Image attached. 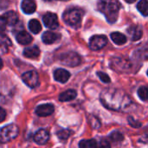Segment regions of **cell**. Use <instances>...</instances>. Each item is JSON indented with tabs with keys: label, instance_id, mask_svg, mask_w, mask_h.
I'll list each match as a JSON object with an SVG mask.
<instances>
[{
	"label": "cell",
	"instance_id": "6da1fadb",
	"mask_svg": "<svg viewBox=\"0 0 148 148\" xmlns=\"http://www.w3.org/2000/svg\"><path fill=\"white\" fill-rule=\"evenodd\" d=\"M101 103L108 109L119 111L126 109L131 104V100L124 93L117 89H106L101 94Z\"/></svg>",
	"mask_w": 148,
	"mask_h": 148
},
{
	"label": "cell",
	"instance_id": "7a4b0ae2",
	"mask_svg": "<svg viewBox=\"0 0 148 148\" xmlns=\"http://www.w3.org/2000/svg\"><path fill=\"white\" fill-rule=\"evenodd\" d=\"M120 8L121 3L118 0H99L98 2L99 10L105 15L110 23L116 22Z\"/></svg>",
	"mask_w": 148,
	"mask_h": 148
},
{
	"label": "cell",
	"instance_id": "3957f363",
	"mask_svg": "<svg viewBox=\"0 0 148 148\" xmlns=\"http://www.w3.org/2000/svg\"><path fill=\"white\" fill-rule=\"evenodd\" d=\"M62 18L68 25L71 26L72 28L78 29L82 23V11L76 8L69 9L64 11Z\"/></svg>",
	"mask_w": 148,
	"mask_h": 148
},
{
	"label": "cell",
	"instance_id": "277c9868",
	"mask_svg": "<svg viewBox=\"0 0 148 148\" xmlns=\"http://www.w3.org/2000/svg\"><path fill=\"white\" fill-rule=\"evenodd\" d=\"M17 135H18V127L14 124H10L2 127L0 133V140L3 143H5L16 139Z\"/></svg>",
	"mask_w": 148,
	"mask_h": 148
},
{
	"label": "cell",
	"instance_id": "5b68a950",
	"mask_svg": "<svg viewBox=\"0 0 148 148\" xmlns=\"http://www.w3.org/2000/svg\"><path fill=\"white\" fill-rule=\"evenodd\" d=\"M60 62L68 67H75L78 66L82 60H81V56L75 53V52H67L64 53L60 57Z\"/></svg>",
	"mask_w": 148,
	"mask_h": 148
},
{
	"label": "cell",
	"instance_id": "8992f818",
	"mask_svg": "<svg viewBox=\"0 0 148 148\" xmlns=\"http://www.w3.org/2000/svg\"><path fill=\"white\" fill-rule=\"evenodd\" d=\"M23 82L29 88H36L39 83V75L36 71L31 70L22 75Z\"/></svg>",
	"mask_w": 148,
	"mask_h": 148
},
{
	"label": "cell",
	"instance_id": "52a82bcc",
	"mask_svg": "<svg viewBox=\"0 0 148 148\" xmlns=\"http://www.w3.org/2000/svg\"><path fill=\"white\" fill-rule=\"evenodd\" d=\"M108 43V38L103 35H97L91 37L89 41V48L92 50H99L104 48Z\"/></svg>",
	"mask_w": 148,
	"mask_h": 148
},
{
	"label": "cell",
	"instance_id": "ba28073f",
	"mask_svg": "<svg viewBox=\"0 0 148 148\" xmlns=\"http://www.w3.org/2000/svg\"><path fill=\"white\" fill-rule=\"evenodd\" d=\"M42 22H43L44 25L50 29H56L59 26V21H58L57 16L51 12L46 13L43 16Z\"/></svg>",
	"mask_w": 148,
	"mask_h": 148
},
{
	"label": "cell",
	"instance_id": "9c48e42d",
	"mask_svg": "<svg viewBox=\"0 0 148 148\" xmlns=\"http://www.w3.org/2000/svg\"><path fill=\"white\" fill-rule=\"evenodd\" d=\"M55 111V108L52 104H42L36 108V114L40 117H46L51 115Z\"/></svg>",
	"mask_w": 148,
	"mask_h": 148
},
{
	"label": "cell",
	"instance_id": "30bf717a",
	"mask_svg": "<svg viewBox=\"0 0 148 148\" xmlns=\"http://www.w3.org/2000/svg\"><path fill=\"white\" fill-rule=\"evenodd\" d=\"M1 21L6 25H16L18 22V15L15 11H7L1 16Z\"/></svg>",
	"mask_w": 148,
	"mask_h": 148
},
{
	"label": "cell",
	"instance_id": "8fae6325",
	"mask_svg": "<svg viewBox=\"0 0 148 148\" xmlns=\"http://www.w3.org/2000/svg\"><path fill=\"white\" fill-rule=\"evenodd\" d=\"M61 39V35L53 31H46L42 36V40L46 44H52Z\"/></svg>",
	"mask_w": 148,
	"mask_h": 148
},
{
	"label": "cell",
	"instance_id": "7c38bea8",
	"mask_svg": "<svg viewBox=\"0 0 148 148\" xmlns=\"http://www.w3.org/2000/svg\"><path fill=\"white\" fill-rule=\"evenodd\" d=\"M49 139V133L44 129L38 130L34 135V141L38 145H44L48 142Z\"/></svg>",
	"mask_w": 148,
	"mask_h": 148
},
{
	"label": "cell",
	"instance_id": "4fadbf2b",
	"mask_svg": "<svg viewBox=\"0 0 148 148\" xmlns=\"http://www.w3.org/2000/svg\"><path fill=\"white\" fill-rule=\"evenodd\" d=\"M110 67H112L115 70L124 71V70L129 69V68L131 67V64L127 60H123V59H114L112 62V63H110Z\"/></svg>",
	"mask_w": 148,
	"mask_h": 148
},
{
	"label": "cell",
	"instance_id": "5bb4252c",
	"mask_svg": "<svg viewBox=\"0 0 148 148\" xmlns=\"http://www.w3.org/2000/svg\"><path fill=\"white\" fill-rule=\"evenodd\" d=\"M70 77V73L67 71L66 69H57L54 72V78L56 81L61 82V83H65L69 81Z\"/></svg>",
	"mask_w": 148,
	"mask_h": 148
},
{
	"label": "cell",
	"instance_id": "9a60e30c",
	"mask_svg": "<svg viewBox=\"0 0 148 148\" xmlns=\"http://www.w3.org/2000/svg\"><path fill=\"white\" fill-rule=\"evenodd\" d=\"M127 33L132 41H138L142 36V29L137 25H132L127 29Z\"/></svg>",
	"mask_w": 148,
	"mask_h": 148
},
{
	"label": "cell",
	"instance_id": "2e32d148",
	"mask_svg": "<svg viewBox=\"0 0 148 148\" xmlns=\"http://www.w3.org/2000/svg\"><path fill=\"white\" fill-rule=\"evenodd\" d=\"M21 8L26 14H32L36 11V3L35 0H23Z\"/></svg>",
	"mask_w": 148,
	"mask_h": 148
},
{
	"label": "cell",
	"instance_id": "e0dca14e",
	"mask_svg": "<svg viewBox=\"0 0 148 148\" xmlns=\"http://www.w3.org/2000/svg\"><path fill=\"white\" fill-rule=\"evenodd\" d=\"M16 39L17 42L22 45H27L32 42V36L27 31H24V30L19 31L16 36Z\"/></svg>",
	"mask_w": 148,
	"mask_h": 148
},
{
	"label": "cell",
	"instance_id": "ac0fdd59",
	"mask_svg": "<svg viewBox=\"0 0 148 148\" xmlns=\"http://www.w3.org/2000/svg\"><path fill=\"white\" fill-rule=\"evenodd\" d=\"M23 56L29 59H35L37 58L40 56V49L36 46H32L24 49L23 50Z\"/></svg>",
	"mask_w": 148,
	"mask_h": 148
},
{
	"label": "cell",
	"instance_id": "d6986e66",
	"mask_svg": "<svg viewBox=\"0 0 148 148\" xmlns=\"http://www.w3.org/2000/svg\"><path fill=\"white\" fill-rule=\"evenodd\" d=\"M77 95V93L75 90L74 89H69L63 93H62L59 95V101H62V102H66V101H69L74 100Z\"/></svg>",
	"mask_w": 148,
	"mask_h": 148
},
{
	"label": "cell",
	"instance_id": "ffe728a7",
	"mask_svg": "<svg viewBox=\"0 0 148 148\" xmlns=\"http://www.w3.org/2000/svg\"><path fill=\"white\" fill-rule=\"evenodd\" d=\"M112 41L117 45H122L127 42V37L121 32H113L110 35Z\"/></svg>",
	"mask_w": 148,
	"mask_h": 148
},
{
	"label": "cell",
	"instance_id": "44dd1931",
	"mask_svg": "<svg viewBox=\"0 0 148 148\" xmlns=\"http://www.w3.org/2000/svg\"><path fill=\"white\" fill-rule=\"evenodd\" d=\"M29 30L34 33V34H37L42 30V25L40 23V22L36 19H32L29 22Z\"/></svg>",
	"mask_w": 148,
	"mask_h": 148
},
{
	"label": "cell",
	"instance_id": "7402d4cb",
	"mask_svg": "<svg viewBox=\"0 0 148 148\" xmlns=\"http://www.w3.org/2000/svg\"><path fill=\"white\" fill-rule=\"evenodd\" d=\"M138 10L145 16H148V0H140L137 4Z\"/></svg>",
	"mask_w": 148,
	"mask_h": 148
},
{
	"label": "cell",
	"instance_id": "603a6c76",
	"mask_svg": "<svg viewBox=\"0 0 148 148\" xmlns=\"http://www.w3.org/2000/svg\"><path fill=\"white\" fill-rule=\"evenodd\" d=\"M11 45L10 40L4 35H1V50L2 53L4 54L8 51V47Z\"/></svg>",
	"mask_w": 148,
	"mask_h": 148
},
{
	"label": "cell",
	"instance_id": "cb8c5ba5",
	"mask_svg": "<svg viewBox=\"0 0 148 148\" xmlns=\"http://www.w3.org/2000/svg\"><path fill=\"white\" fill-rule=\"evenodd\" d=\"M97 146L98 144L95 140H84L79 143V147L82 148L96 147Z\"/></svg>",
	"mask_w": 148,
	"mask_h": 148
},
{
	"label": "cell",
	"instance_id": "d4e9b609",
	"mask_svg": "<svg viewBox=\"0 0 148 148\" xmlns=\"http://www.w3.org/2000/svg\"><path fill=\"white\" fill-rule=\"evenodd\" d=\"M71 134H72V131H70L69 129H64V130H61V131L57 132V137L61 140H68Z\"/></svg>",
	"mask_w": 148,
	"mask_h": 148
},
{
	"label": "cell",
	"instance_id": "484cf974",
	"mask_svg": "<svg viewBox=\"0 0 148 148\" xmlns=\"http://www.w3.org/2000/svg\"><path fill=\"white\" fill-rule=\"evenodd\" d=\"M138 95L140 98V100H142L143 101H146L148 100V88L143 86L140 87L138 90Z\"/></svg>",
	"mask_w": 148,
	"mask_h": 148
},
{
	"label": "cell",
	"instance_id": "4316f807",
	"mask_svg": "<svg viewBox=\"0 0 148 148\" xmlns=\"http://www.w3.org/2000/svg\"><path fill=\"white\" fill-rule=\"evenodd\" d=\"M135 54L137 55V57L140 59L143 60H147L148 59V47H144L142 49H140L136 50Z\"/></svg>",
	"mask_w": 148,
	"mask_h": 148
},
{
	"label": "cell",
	"instance_id": "83f0119b",
	"mask_svg": "<svg viewBox=\"0 0 148 148\" xmlns=\"http://www.w3.org/2000/svg\"><path fill=\"white\" fill-rule=\"evenodd\" d=\"M109 138L113 142H121L123 140V135L119 132H113L112 134H110Z\"/></svg>",
	"mask_w": 148,
	"mask_h": 148
},
{
	"label": "cell",
	"instance_id": "f1b7e54d",
	"mask_svg": "<svg viewBox=\"0 0 148 148\" xmlns=\"http://www.w3.org/2000/svg\"><path fill=\"white\" fill-rule=\"evenodd\" d=\"M97 75H98V77L101 79V82H105V83H109L110 82V78H109V76L106 74V73H104V72H97Z\"/></svg>",
	"mask_w": 148,
	"mask_h": 148
},
{
	"label": "cell",
	"instance_id": "f546056e",
	"mask_svg": "<svg viewBox=\"0 0 148 148\" xmlns=\"http://www.w3.org/2000/svg\"><path fill=\"white\" fill-rule=\"evenodd\" d=\"M128 122H129V124H130L132 127H136V128L141 126V124H140V122L136 121H135L134 118H131V117H129V118H128Z\"/></svg>",
	"mask_w": 148,
	"mask_h": 148
},
{
	"label": "cell",
	"instance_id": "4dcf8cb0",
	"mask_svg": "<svg viewBox=\"0 0 148 148\" xmlns=\"http://www.w3.org/2000/svg\"><path fill=\"white\" fill-rule=\"evenodd\" d=\"M1 111H2V117H1V121H4V118H5V115H6V114H5V111L2 108L1 109Z\"/></svg>",
	"mask_w": 148,
	"mask_h": 148
},
{
	"label": "cell",
	"instance_id": "1f68e13d",
	"mask_svg": "<svg viewBox=\"0 0 148 148\" xmlns=\"http://www.w3.org/2000/svg\"><path fill=\"white\" fill-rule=\"evenodd\" d=\"M126 2H127V3H134V2H135L136 0H125Z\"/></svg>",
	"mask_w": 148,
	"mask_h": 148
},
{
	"label": "cell",
	"instance_id": "d6a6232c",
	"mask_svg": "<svg viewBox=\"0 0 148 148\" xmlns=\"http://www.w3.org/2000/svg\"><path fill=\"white\" fill-rule=\"evenodd\" d=\"M61 1H68V0H61Z\"/></svg>",
	"mask_w": 148,
	"mask_h": 148
},
{
	"label": "cell",
	"instance_id": "836d02e7",
	"mask_svg": "<svg viewBox=\"0 0 148 148\" xmlns=\"http://www.w3.org/2000/svg\"><path fill=\"white\" fill-rule=\"evenodd\" d=\"M147 75H148V70H147Z\"/></svg>",
	"mask_w": 148,
	"mask_h": 148
}]
</instances>
